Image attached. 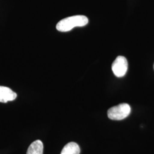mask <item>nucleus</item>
<instances>
[{
	"instance_id": "obj_4",
	"label": "nucleus",
	"mask_w": 154,
	"mask_h": 154,
	"mask_svg": "<svg viewBox=\"0 0 154 154\" xmlns=\"http://www.w3.org/2000/svg\"><path fill=\"white\" fill-rule=\"evenodd\" d=\"M17 97V94L11 88L0 86V102L7 103L9 101H13Z\"/></svg>"
},
{
	"instance_id": "obj_2",
	"label": "nucleus",
	"mask_w": 154,
	"mask_h": 154,
	"mask_svg": "<svg viewBox=\"0 0 154 154\" xmlns=\"http://www.w3.org/2000/svg\"><path fill=\"white\" fill-rule=\"evenodd\" d=\"M131 107L127 103H121L111 107L107 111L109 118L114 121H121L130 115Z\"/></svg>"
},
{
	"instance_id": "obj_7",
	"label": "nucleus",
	"mask_w": 154,
	"mask_h": 154,
	"mask_svg": "<svg viewBox=\"0 0 154 154\" xmlns=\"http://www.w3.org/2000/svg\"></svg>"
},
{
	"instance_id": "obj_5",
	"label": "nucleus",
	"mask_w": 154,
	"mask_h": 154,
	"mask_svg": "<svg viewBox=\"0 0 154 154\" xmlns=\"http://www.w3.org/2000/svg\"><path fill=\"white\" fill-rule=\"evenodd\" d=\"M43 143L40 140H36L29 146L26 154H43Z\"/></svg>"
},
{
	"instance_id": "obj_1",
	"label": "nucleus",
	"mask_w": 154,
	"mask_h": 154,
	"mask_svg": "<svg viewBox=\"0 0 154 154\" xmlns=\"http://www.w3.org/2000/svg\"><path fill=\"white\" fill-rule=\"evenodd\" d=\"M88 23V18L85 16H73L61 20L57 24L56 29L61 32H67L74 28L84 26Z\"/></svg>"
},
{
	"instance_id": "obj_3",
	"label": "nucleus",
	"mask_w": 154,
	"mask_h": 154,
	"mask_svg": "<svg viewBox=\"0 0 154 154\" xmlns=\"http://www.w3.org/2000/svg\"><path fill=\"white\" fill-rule=\"evenodd\" d=\"M128 70V62L123 56H118L112 64V70L116 77H124Z\"/></svg>"
},
{
	"instance_id": "obj_6",
	"label": "nucleus",
	"mask_w": 154,
	"mask_h": 154,
	"mask_svg": "<svg viewBox=\"0 0 154 154\" xmlns=\"http://www.w3.org/2000/svg\"><path fill=\"white\" fill-rule=\"evenodd\" d=\"M81 149L75 142H70L66 144L61 151V154H79Z\"/></svg>"
}]
</instances>
